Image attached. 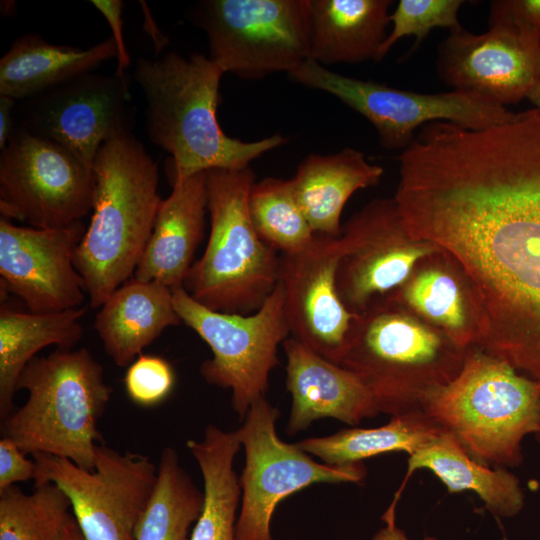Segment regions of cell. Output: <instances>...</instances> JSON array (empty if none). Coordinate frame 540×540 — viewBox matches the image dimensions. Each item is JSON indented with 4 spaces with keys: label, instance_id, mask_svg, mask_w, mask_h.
<instances>
[{
    "label": "cell",
    "instance_id": "23",
    "mask_svg": "<svg viewBox=\"0 0 540 540\" xmlns=\"http://www.w3.org/2000/svg\"><path fill=\"white\" fill-rule=\"evenodd\" d=\"M384 169L351 147L328 154H311L290 179L297 202L315 234L339 237L341 214L358 190L377 185Z\"/></svg>",
    "mask_w": 540,
    "mask_h": 540
},
{
    "label": "cell",
    "instance_id": "41",
    "mask_svg": "<svg viewBox=\"0 0 540 540\" xmlns=\"http://www.w3.org/2000/svg\"><path fill=\"white\" fill-rule=\"evenodd\" d=\"M58 540H86L81 533L73 515H71L67 520Z\"/></svg>",
    "mask_w": 540,
    "mask_h": 540
},
{
    "label": "cell",
    "instance_id": "21",
    "mask_svg": "<svg viewBox=\"0 0 540 540\" xmlns=\"http://www.w3.org/2000/svg\"><path fill=\"white\" fill-rule=\"evenodd\" d=\"M162 199L155 224L133 278L169 288L184 286L201 243L208 212L207 174L175 181Z\"/></svg>",
    "mask_w": 540,
    "mask_h": 540
},
{
    "label": "cell",
    "instance_id": "7",
    "mask_svg": "<svg viewBox=\"0 0 540 540\" xmlns=\"http://www.w3.org/2000/svg\"><path fill=\"white\" fill-rule=\"evenodd\" d=\"M207 174L210 233L185 280L189 295L222 313L257 311L278 282L279 255L257 235L248 210L255 181L250 167Z\"/></svg>",
    "mask_w": 540,
    "mask_h": 540
},
{
    "label": "cell",
    "instance_id": "33",
    "mask_svg": "<svg viewBox=\"0 0 540 540\" xmlns=\"http://www.w3.org/2000/svg\"><path fill=\"white\" fill-rule=\"evenodd\" d=\"M463 4L462 0H400L390 14L392 31L380 46L375 61H381L403 37H416L415 48L434 28H448L451 31L462 27L458 12Z\"/></svg>",
    "mask_w": 540,
    "mask_h": 540
},
{
    "label": "cell",
    "instance_id": "29",
    "mask_svg": "<svg viewBox=\"0 0 540 540\" xmlns=\"http://www.w3.org/2000/svg\"><path fill=\"white\" fill-rule=\"evenodd\" d=\"M443 431L422 409H417L394 415L379 427L342 429L328 436L305 438L297 445L325 464L344 466L394 451L412 455Z\"/></svg>",
    "mask_w": 540,
    "mask_h": 540
},
{
    "label": "cell",
    "instance_id": "43",
    "mask_svg": "<svg viewBox=\"0 0 540 540\" xmlns=\"http://www.w3.org/2000/svg\"><path fill=\"white\" fill-rule=\"evenodd\" d=\"M539 437H540V432L538 433Z\"/></svg>",
    "mask_w": 540,
    "mask_h": 540
},
{
    "label": "cell",
    "instance_id": "36",
    "mask_svg": "<svg viewBox=\"0 0 540 540\" xmlns=\"http://www.w3.org/2000/svg\"><path fill=\"white\" fill-rule=\"evenodd\" d=\"M36 464L26 458L18 445L3 436L0 440V492L17 482L34 480Z\"/></svg>",
    "mask_w": 540,
    "mask_h": 540
},
{
    "label": "cell",
    "instance_id": "4",
    "mask_svg": "<svg viewBox=\"0 0 540 540\" xmlns=\"http://www.w3.org/2000/svg\"><path fill=\"white\" fill-rule=\"evenodd\" d=\"M466 349L387 295L357 314L339 365L368 389L379 413L421 409L461 371Z\"/></svg>",
    "mask_w": 540,
    "mask_h": 540
},
{
    "label": "cell",
    "instance_id": "31",
    "mask_svg": "<svg viewBox=\"0 0 540 540\" xmlns=\"http://www.w3.org/2000/svg\"><path fill=\"white\" fill-rule=\"evenodd\" d=\"M248 210L259 238L281 253L297 251L315 236L290 179L266 177L255 182L249 193Z\"/></svg>",
    "mask_w": 540,
    "mask_h": 540
},
{
    "label": "cell",
    "instance_id": "18",
    "mask_svg": "<svg viewBox=\"0 0 540 540\" xmlns=\"http://www.w3.org/2000/svg\"><path fill=\"white\" fill-rule=\"evenodd\" d=\"M438 77L454 90L505 106L528 98L540 79V44L503 27L449 31L438 45Z\"/></svg>",
    "mask_w": 540,
    "mask_h": 540
},
{
    "label": "cell",
    "instance_id": "8",
    "mask_svg": "<svg viewBox=\"0 0 540 540\" xmlns=\"http://www.w3.org/2000/svg\"><path fill=\"white\" fill-rule=\"evenodd\" d=\"M171 290L182 323L211 349L212 357L200 366L202 377L231 390L232 408L243 419L250 406L265 397L270 374L279 365L278 347L290 335L280 284L248 315L211 310L193 299L184 286Z\"/></svg>",
    "mask_w": 540,
    "mask_h": 540
},
{
    "label": "cell",
    "instance_id": "11",
    "mask_svg": "<svg viewBox=\"0 0 540 540\" xmlns=\"http://www.w3.org/2000/svg\"><path fill=\"white\" fill-rule=\"evenodd\" d=\"M278 408L265 397L256 400L235 430L245 450L239 477L240 510L237 540H275L271 520L279 503L316 483H360L366 477L362 463L329 465L317 462L297 443L284 442L277 434Z\"/></svg>",
    "mask_w": 540,
    "mask_h": 540
},
{
    "label": "cell",
    "instance_id": "12",
    "mask_svg": "<svg viewBox=\"0 0 540 540\" xmlns=\"http://www.w3.org/2000/svg\"><path fill=\"white\" fill-rule=\"evenodd\" d=\"M32 459L34 485L53 483L64 492L86 540H135L157 482L158 468L149 456L100 443L93 470L45 453Z\"/></svg>",
    "mask_w": 540,
    "mask_h": 540
},
{
    "label": "cell",
    "instance_id": "10",
    "mask_svg": "<svg viewBox=\"0 0 540 540\" xmlns=\"http://www.w3.org/2000/svg\"><path fill=\"white\" fill-rule=\"evenodd\" d=\"M295 82L327 92L365 117L376 129L381 146L405 150L416 130L434 121L481 130L512 120L515 113L481 95L453 90L420 93L364 81L329 70L307 59L288 74Z\"/></svg>",
    "mask_w": 540,
    "mask_h": 540
},
{
    "label": "cell",
    "instance_id": "38",
    "mask_svg": "<svg viewBox=\"0 0 540 540\" xmlns=\"http://www.w3.org/2000/svg\"><path fill=\"white\" fill-rule=\"evenodd\" d=\"M17 100L0 95V149L3 150L8 143L15 127L13 112Z\"/></svg>",
    "mask_w": 540,
    "mask_h": 540
},
{
    "label": "cell",
    "instance_id": "28",
    "mask_svg": "<svg viewBox=\"0 0 540 540\" xmlns=\"http://www.w3.org/2000/svg\"><path fill=\"white\" fill-rule=\"evenodd\" d=\"M186 446L204 484L202 510L189 540H237L241 487L233 462L242 445L236 431L209 424L201 440H187Z\"/></svg>",
    "mask_w": 540,
    "mask_h": 540
},
{
    "label": "cell",
    "instance_id": "19",
    "mask_svg": "<svg viewBox=\"0 0 540 540\" xmlns=\"http://www.w3.org/2000/svg\"><path fill=\"white\" fill-rule=\"evenodd\" d=\"M282 347L287 360L286 389L291 395L288 435H295L322 418L357 425L379 414L368 389L349 370L292 337Z\"/></svg>",
    "mask_w": 540,
    "mask_h": 540
},
{
    "label": "cell",
    "instance_id": "20",
    "mask_svg": "<svg viewBox=\"0 0 540 540\" xmlns=\"http://www.w3.org/2000/svg\"><path fill=\"white\" fill-rule=\"evenodd\" d=\"M389 296L459 347L478 346L483 320L475 290L459 262L442 248L422 258Z\"/></svg>",
    "mask_w": 540,
    "mask_h": 540
},
{
    "label": "cell",
    "instance_id": "22",
    "mask_svg": "<svg viewBox=\"0 0 540 540\" xmlns=\"http://www.w3.org/2000/svg\"><path fill=\"white\" fill-rule=\"evenodd\" d=\"M180 323L171 288L131 278L102 304L94 327L106 354L128 367L166 328Z\"/></svg>",
    "mask_w": 540,
    "mask_h": 540
},
{
    "label": "cell",
    "instance_id": "2",
    "mask_svg": "<svg viewBox=\"0 0 540 540\" xmlns=\"http://www.w3.org/2000/svg\"><path fill=\"white\" fill-rule=\"evenodd\" d=\"M224 71L209 57L169 52L139 58L134 77L146 103V133L171 155L172 183L214 169L242 170L286 143L279 133L255 141L230 137L217 120Z\"/></svg>",
    "mask_w": 540,
    "mask_h": 540
},
{
    "label": "cell",
    "instance_id": "3",
    "mask_svg": "<svg viewBox=\"0 0 540 540\" xmlns=\"http://www.w3.org/2000/svg\"><path fill=\"white\" fill-rule=\"evenodd\" d=\"M93 174L92 216L74 263L90 306L100 308L133 277L162 199L158 166L131 131L100 147Z\"/></svg>",
    "mask_w": 540,
    "mask_h": 540
},
{
    "label": "cell",
    "instance_id": "17",
    "mask_svg": "<svg viewBox=\"0 0 540 540\" xmlns=\"http://www.w3.org/2000/svg\"><path fill=\"white\" fill-rule=\"evenodd\" d=\"M86 228L83 221L52 229L22 227L1 217V288L33 313L81 307L86 290L74 258Z\"/></svg>",
    "mask_w": 540,
    "mask_h": 540
},
{
    "label": "cell",
    "instance_id": "39",
    "mask_svg": "<svg viewBox=\"0 0 540 540\" xmlns=\"http://www.w3.org/2000/svg\"><path fill=\"white\" fill-rule=\"evenodd\" d=\"M140 3L144 14V29L154 42L157 51H161L168 43L167 38L158 29L145 2Z\"/></svg>",
    "mask_w": 540,
    "mask_h": 540
},
{
    "label": "cell",
    "instance_id": "6",
    "mask_svg": "<svg viewBox=\"0 0 540 540\" xmlns=\"http://www.w3.org/2000/svg\"><path fill=\"white\" fill-rule=\"evenodd\" d=\"M421 409L476 461L516 466L523 439L540 432V381L471 346L459 374Z\"/></svg>",
    "mask_w": 540,
    "mask_h": 540
},
{
    "label": "cell",
    "instance_id": "24",
    "mask_svg": "<svg viewBox=\"0 0 540 540\" xmlns=\"http://www.w3.org/2000/svg\"><path fill=\"white\" fill-rule=\"evenodd\" d=\"M117 59L112 36L87 49L56 45L38 34L13 41L0 59V95L22 101Z\"/></svg>",
    "mask_w": 540,
    "mask_h": 540
},
{
    "label": "cell",
    "instance_id": "30",
    "mask_svg": "<svg viewBox=\"0 0 540 540\" xmlns=\"http://www.w3.org/2000/svg\"><path fill=\"white\" fill-rule=\"evenodd\" d=\"M204 494L180 463L176 450L162 451L153 494L137 525L135 540H189Z\"/></svg>",
    "mask_w": 540,
    "mask_h": 540
},
{
    "label": "cell",
    "instance_id": "25",
    "mask_svg": "<svg viewBox=\"0 0 540 540\" xmlns=\"http://www.w3.org/2000/svg\"><path fill=\"white\" fill-rule=\"evenodd\" d=\"M390 0H309V59L321 65L376 59L387 38Z\"/></svg>",
    "mask_w": 540,
    "mask_h": 540
},
{
    "label": "cell",
    "instance_id": "1",
    "mask_svg": "<svg viewBox=\"0 0 540 540\" xmlns=\"http://www.w3.org/2000/svg\"><path fill=\"white\" fill-rule=\"evenodd\" d=\"M393 198L409 233L466 272L478 347L540 381V110L481 130L423 125L399 156Z\"/></svg>",
    "mask_w": 540,
    "mask_h": 540
},
{
    "label": "cell",
    "instance_id": "5",
    "mask_svg": "<svg viewBox=\"0 0 540 540\" xmlns=\"http://www.w3.org/2000/svg\"><path fill=\"white\" fill-rule=\"evenodd\" d=\"M16 390L26 402L2 421V433L24 454L45 453L93 470L97 428L112 394L101 364L87 348L57 349L34 357L20 374Z\"/></svg>",
    "mask_w": 540,
    "mask_h": 540
},
{
    "label": "cell",
    "instance_id": "42",
    "mask_svg": "<svg viewBox=\"0 0 540 540\" xmlns=\"http://www.w3.org/2000/svg\"><path fill=\"white\" fill-rule=\"evenodd\" d=\"M528 99H530L536 109L540 110V79L530 92Z\"/></svg>",
    "mask_w": 540,
    "mask_h": 540
},
{
    "label": "cell",
    "instance_id": "32",
    "mask_svg": "<svg viewBox=\"0 0 540 540\" xmlns=\"http://www.w3.org/2000/svg\"><path fill=\"white\" fill-rule=\"evenodd\" d=\"M71 503L53 483L26 494L16 485L0 492V540H58Z\"/></svg>",
    "mask_w": 540,
    "mask_h": 540
},
{
    "label": "cell",
    "instance_id": "16",
    "mask_svg": "<svg viewBox=\"0 0 540 540\" xmlns=\"http://www.w3.org/2000/svg\"><path fill=\"white\" fill-rule=\"evenodd\" d=\"M340 253L339 237L315 234L305 247L280 253L278 267L291 337L336 364L348 347L357 317L337 291Z\"/></svg>",
    "mask_w": 540,
    "mask_h": 540
},
{
    "label": "cell",
    "instance_id": "14",
    "mask_svg": "<svg viewBox=\"0 0 540 540\" xmlns=\"http://www.w3.org/2000/svg\"><path fill=\"white\" fill-rule=\"evenodd\" d=\"M338 294L353 314L400 288L415 265L440 247L413 237L393 198H376L354 213L339 236Z\"/></svg>",
    "mask_w": 540,
    "mask_h": 540
},
{
    "label": "cell",
    "instance_id": "26",
    "mask_svg": "<svg viewBox=\"0 0 540 540\" xmlns=\"http://www.w3.org/2000/svg\"><path fill=\"white\" fill-rule=\"evenodd\" d=\"M432 471L447 487L449 493L465 490L475 492L490 511L501 517L518 514L524 504L519 479L509 471L473 459L460 442L443 431L425 447L409 456L405 479L383 518H395L396 502L411 474L418 469Z\"/></svg>",
    "mask_w": 540,
    "mask_h": 540
},
{
    "label": "cell",
    "instance_id": "35",
    "mask_svg": "<svg viewBox=\"0 0 540 540\" xmlns=\"http://www.w3.org/2000/svg\"><path fill=\"white\" fill-rule=\"evenodd\" d=\"M489 27H503L540 44V0L491 1Z\"/></svg>",
    "mask_w": 540,
    "mask_h": 540
},
{
    "label": "cell",
    "instance_id": "13",
    "mask_svg": "<svg viewBox=\"0 0 540 540\" xmlns=\"http://www.w3.org/2000/svg\"><path fill=\"white\" fill-rule=\"evenodd\" d=\"M93 169L59 144L15 127L0 154L2 217L39 229L60 228L92 210Z\"/></svg>",
    "mask_w": 540,
    "mask_h": 540
},
{
    "label": "cell",
    "instance_id": "37",
    "mask_svg": "<svg viewBox=\"0 0 540 540\" xmlns=\"http://www.w3.org/2000/svg\"><path fill=\"white\" fill-rule=\"evenodd\" d=\"M91 3L105 17L111 27L112 37L117 47V69L115 74L125 78V70L130 65V56L128 54L123 36L122 10L123 2L121 0H92Z\"/></svg>",
    "mask_w": 540,
    "mask_h": 540
},
{
    "label": "cell",
    "instance_id": "27",
    "mask_svg": "<svg viewBox=\"0 0 540 540\" xmlns=\"http://www.w3.org/2000/svg\"><path fill=\"white\" fill-rule=\"evenodd\" d=\"M82 307L54 313L0 309V418L13 408L18 378L41 349L56 345L71 350L83 335Z\"/></svg>",
    "mask_w": 540,
    "mask_h": 540
},
{
    "label": "cell",
    "instance_id": "9",
    "mask_svg": "<svg viewBox=\"0 0 540 540\" xmlns=\"http://www.w3.org/2000/svg\"><path fill=\"white\" fill-rule=\"evenodd\" d=\"M209 58L224 73L258 79L309 59V0H206L193 11Z\"/></svg>",
    "mask_w": 540,
    "mask_h": 540
},
{
    "label": "cell",
    "instance_id": "34",
    "mask_svg": "<svg viewBox=\"0 0 540 540\" xmlns=\"http://www.w3.org/2000/svg\"><path fill=\"white\" fill-rule=\"evenodd\" d=\"M123 383L133 403L141 407H153L163 402L172 392L175 373L166 359L140 354L127 367Z\"/></svg>",
    "mask_w": 540,
    "mask_h": 540
},
{
    "label": "cell",
    "instance_id": "15",
    "mask_svg": "<svg viewBox=\"0 0 540 540\" xmlns=\"http://www.w3.org/2000/svg\"><path fill=\"white\" fill-rule=\"evenodd\" d=\"M130 101L125 78L89 72L22 100L17 127L59 144L93 169L100 147L131 131Z\"/></svg>",
    "mask_w": 540,
    "mask_h": 540
},
{
    "label": "cell",
    "instance_id": "40",
    "mask_svg": "<svg viewBox=\"0 0 540 540\" xmlns=\"http://www.w3.org/2000/svg\"><path fill=\"white\" fill-rule=\"evenodd\" d=\"M372 540H410L406 534L396 527L395 522H387L386 526L380 529ZM423 540H438L435 537H426Z\"/></svg>",
    "mask_w": 540,
    "mask_h": 540
}]
</instances>
